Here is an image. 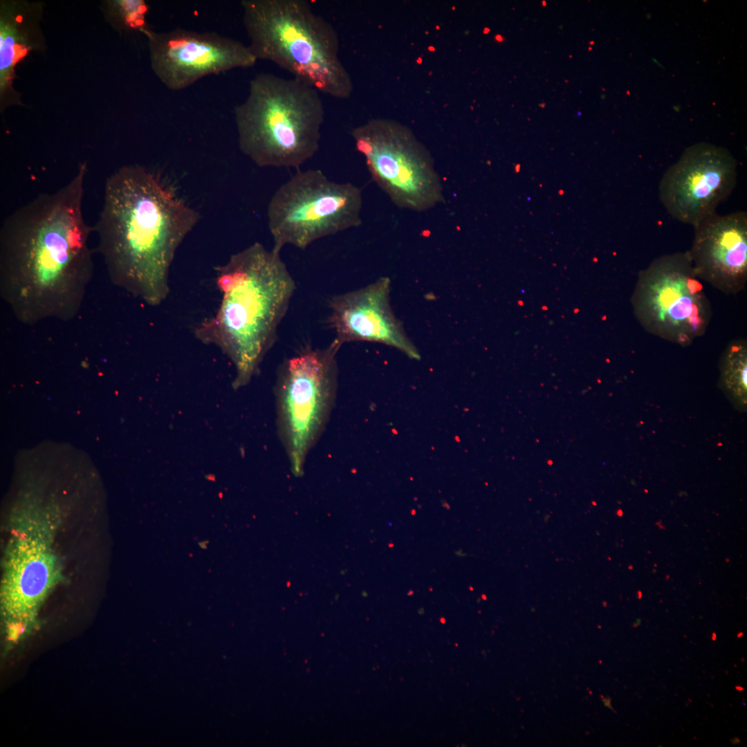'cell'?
<instances>
[{
	"mask_svg": "<svg viewBox=\"0 0 747 747\" xmlns=\"http://www.w3.org/2000/svg\"><path fill=\"white\" fill-rule=\"evenodd\" d=\"M88 172L80 163L59 189L10 213L0 228V297L25 326L70 322L80 313L94 273L93 233L83 213Z\"/></svg>",
	"mask_w": 747,
	"mask_h": 747,
	"instance_id": "cell-1",
	"label": "cell"
},
{
	"mask_svg": "<svg viewBox=\"0 0 747 747\" xmlns=\"http://www.w3.org/2000/svg\"><path fill=\"white\" fill-rule=\"evenodd\" d=\"M199 213L156 172L129 164L106 180L93 233L112 284L151 306L167 297L171 266Z\"/></svg>",
	"mask_w": 747,
	"mask_h": 747,
	"instance_id": "cell-2",
	"label": "cell"
},
{
	"mask_svg": "<svg viewBox=\"0 0 747 747\" xmlns=\"http://www.w3.org/2000/svg\"><path fill=\"white\" fill-rule=\"evenodd\" d=\"M215 272L219 306L194 327V335L232 360L234 386L241 387L275 343L296 285L280 252L259 242L232 255Z\"/></svg>",
	"mask_w": 747,
	"mask_h": 747,
	"instance_id": "cell-3",
	"label": "cell"
},
{
	"mask_svg": "<svg viewBox=\"0 0 747 747\" xmlns=\"http://www.w3.org/2000/svg\"><path fill=\"white\" fill-rule=\"evenodd\" d=\"M248 46L319 93L338 98L352 93V79L340 57L338 33L305 0H242Z\"/></svg>",
	"mask_w": 747,
	"mask_h": 747,
	"instance_id": "cell-4",
	"label": "cell"
},
{
	"mask_svg": "<svg viewBox=\"0 0 747 747\" xmlns=\"http://www.w3.org/2000/svg\"><path fill=\"white\" fill-rule=\"evenodd\" d=\"M324 108L314 88L259 73L234 108L239 149L260 167L299 169L320 148Z\"/></svg>",
	"mask_w": 747,
	"mask_h": 747,
	"instance_id": "cell-5",
	"label": "cell"
},
{
	"mask_svg": "<svg viewBox=\"0 0 747 747\" xmlns=\"http://www.w3.org/2000/svg\"><path fill=\"white\" fill-rule=\"evenodd\" d=\"M341 346L308 347L284 360L275 385L277 427L292 472L301 476L335 403Z\"/></svg>",
	"mask_w": 747,
	"mask_h": 747,
	"instance_id": "cell-6",
	"label": "cell"
},
{
	"mask_svg": "<svg viewBox=\"0 0 747 747\" xmlns=\"http://www.w3.org/2000/svg\"><path fill=\"white\" fill-rule=\"evenodd\" d=\"M361 189L331 180L318 169L297 170L279 186L267 207L272 249L305 250L313 242L362 223Z\"/></svg>",
	"mask_w": 747,
	"mask_h": 747,
	"instance_id": "cell-7",
	"label": "cell"
},
{
	"mask_svg": "<svg viewBox=\"0 0 747 747\" xmlns=\"http://www.w3.org/2000/svg\"><path fill=\"white\" fill-rule=\"evenodd\" d=\"M634 314L648 333L682 347L704 335L712 308L688 252L665 254L641 270L631 297Z\"/></svg>",
	"mask_w": 747,
	"mask_h": 747,
	"instance_id": "cell-8",
	"label": "cell"
},
{
	"mask_svg": "<svg viewBox=\"0 0 747 747\" xmlns=\"http://www.w3.org/2000/svg\"><path fill=\"white\" fill-rule=\"evenodd\" d=\"M376 185L397 207L423 212L443 202V190L431 154L407 126L374 118L351 131Z\"/></svg>",
	"mask_w": 747,
	"mask_h": 747,
	"instance_id": "cell-9",
	"label": "cell"
},
{
	"mask_svg": "<svg viewBox=\"0 0 747 747\" xmlns=\"http://www.w3.org/2000/svg\"><path fill=\"white\" fill-rule=\"evenodd\" d=\"M737 181V163L732 154L724 147L699 142L685 149L664 172L658 196L672 218L694 228L717 213Z\"/></svg>",
	"mask_w": 747,
	"mask_h": 747,
	"instance_id": "cell-10",
	"label": "cell"
},
{
	"mask_svg": "<svg viewBox=\"0 0 747 747\" xmlns=\"http://www.w3.org/2000/svg\"><path fill=\"white\" fill-rule=\"evenodd\" d=\"M151 66L169 90L180 91L201 78L253 66L257 59L248 45L215 32L176 28L148 30Z\"/></svg>",
	"mask_w": 747,
	"mask_h": 747,
	"instance_id": "cell-11",
	"label": "cell"
},
{
	"mask_svg": "<svg viewBox=\"0 0 747 747\" xmlns=\"http://www.w3.org/2000/svg\"><path fill=\"white\" fill-rule=\"evenodd\" d=\"M391 281L382 277L366 286L332 296L327 323L333 342L367 341L393 347L411 359L421 358L390 304Z\"/></svg>",
	"mask_w": 747,
	"mask_h": 747,
	"instance_id": "cell-12",
	"label": "cell"
},
{
	"mask_svg": "<svg viewBox=\"0 0 747 747\" xmlns=\"http://www.w3.org/2000/svg\"><path fill=\"white\" fill-rule=\"evenodd\" d=\"M688 250L697 276L726 295L747 283V213H715L694 227Z\"/></svg>",
	"mask_w": 747,
	"mask_h": 747,
	"instance_id": "cell-13",
	"label": "cell"
},
{
	"mask_svg": "<svg viewBox=\"0 0 747 747\" xmlns=\"http://www.w3.org/2000/svg\"><path fill=\"white\" fill-rule=\"evenodd\" d=\"M38 531L29 528L15 535L7 556L1 604L10 636H18L32 621L55 580V559Z\"/></svg>",
	"mask_w": 747,
	"mask_h": 747,
	"instance_id": "cell-14",
	"label": "cell"
},
{
	"mask_svg": "<svg viewBox=\"0 0 747 747\" xmlns=\"http://www.w3.org/2000/svg\"><path fill=\"white\" fill-rule=\"evenodd\" d=\"M42 5L3 1L0 7L1 108L19 102L12 86L15 68L27 54L44 43L39 26Z\"/></svg>",
	"mask_w": 747,
	"mask_h": 747,
	"instance_id": "cell-15",
	"label": "cell"
},
{
	"mask_svg": "<svg viewBox=\"0 0 747 747\" xmlns=\"http://www.w3.org/2000/svg\"><path fill=\"white\" fill-rule=\"evenodd\" d=\"M722 379L725 386L739 393L747 388V341L739 338L730 342L722 358Z\"/></svg>",
	"mask_w": 747,
	"mask_h": 747,
	"instance_id": "cell-16",
	"label": "cell"
},
{
	"mask_svg": "<svg viewBox=\"0 0 747 747\" xmlns=\"http://www.w3.org/2000/svg\"><path fill=\"white\" fill-rule=\"evenodd\" d=\"M109 17L112 24L124 31L140 30L145 34L149 7L143 0H116L109 1Z\"/></svg>",
	"mask_w": 747,
	"mask_h": 747,
	"instance_id": "cell-17",
	"label": "cell"
},
{
	"mask_svg": "<svg viewBox=\"0 0 747 747\" xmlns=\"http://www.w3.org/2000/svg\"><path fill=\"white\" fill-rule=\"evenodd\" d=\"M736 688H737V690H743V688H740V687H736Z\"/></svg>",
	"mask_w": 747,
	"mask_h": 747,
	"instance_id": "cell-18",
	"label": "cell"
},
{
	"mask_svg": "<svg viewBox=\"0 0 747 747\" xmlns=\"http://www.w3.org/2000/svg\"><path fill=\"white\" fill-rule=\"evenodd\" d=\"M712 640H715V634H713V638H712Z\"/></svg>",
	"mask_w": 747,
	"mask_h": 747,
	"instance_id": "cell-19",
	"label": "cell"
}]
</instances>
